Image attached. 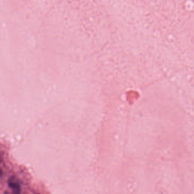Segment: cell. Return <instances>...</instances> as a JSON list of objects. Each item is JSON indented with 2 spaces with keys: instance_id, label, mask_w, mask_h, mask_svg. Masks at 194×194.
<instances>
[{
  "instance_id": "obj_2",
  "label": "cell",
  "mask_w": 194,
  "mask_h": 194,
  "mask_svg": "<svg viewBox=\"0 0 194 194\" xmlns=\"http://www.w3.org/2000/svg\"><path fill=\"white\" fill-rule=\"evenodd\" d=\"M2 170H1V169H0V177L2 175Z\"/></svg>"
},
{
  "instance_id": "obj_1",
  "label": "cell",
  "mask_w": 194,
  "mask_h": 194,
  "mask_svg": "<svg viewBox=\"0 0 194 194\" xmlns=\"http://www.w3.org/2000/svg\"><path fill=\"white\" fill-rule=\"evenodd\" d=\"M9 186L11 189H13V190L14 191V193H20V191H21L20 186L18 185V183H17V182L10 181L9 183Z\"/></svg>"
}]
</instances>
